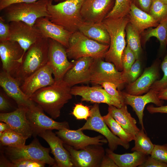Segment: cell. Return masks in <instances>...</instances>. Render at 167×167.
Instances as JSON below:
<instances>
[{"label": "cell", "mask_w": 167, "mask_h": 167, "mask_svg": "<svg viewBox=\"0 0 167 167\" xmlns=\"http://www.w3.org/2000/svg\"><path fill=\"white\" fill-rule=\"evenodd\" d=\"M71 87L63 80L42 88L29 98L53 119L59 117L64 105L72 98Z\"/></svg>", "instance_id": "obj_1"}, {"label": "cell", "mask_w": 167, "mask_h": 167, "mask_svg": "<svg viewBox=\"0 0 167 167\" xmlns=\"http://www.w3.org/2000/svg\"><path fill=\"white\" fill-rule=\"evenodd\" d=\"M129 22L128 16L119 18H106L102 21L110 39L109 46L104 58L105 61L113 63L120 71L123 70L122 58L126 46L125 29Z\"/></svg>", "instance_id": "obj_2"}, {"label": "cell", "mask_w": 167, "mask_h": 167, "mask_svg": "<svg viewBox=\"0 0 167 167\" xmlns=\"http://www.w3.org/2000/svg\"><path fill=\"white\" fill-rule=\"evenodd\" d=\"M85 0H65L53 4V0H50L48 5L47 18L69 31H77L79 24L83 21L81 11Z\"/></svg>", "instance_id": "obj_3"}, {"label": "cell", "mask_w": 167, "mask_h": 167, "mask_svg": "<svg viewBox=\"0 0 167 167\" xmlns=\"http://www.w3.org/2000/svg\"><path fill=\"white\" fill-rule=\"evenodd\" d=\"M48 38L43 37L28 49L14 77L20 85L27 78L45 66L48 62Z\"/></svg>", "instance_id": "obj_4"}, {"label": "cell", "mask_w": 167, "mask_h": 167, "mask_svg": "<svg viewBox=\"0 0 167 167\" xmlns=\"http://www.w3.org/2000/svg\"><path fill=\"white\" fill-rule=\"evenodd\" d=\"M50 0H39L31 3L12 4L4 10L5 20L9 22L21 21L34 26L36 20L49 17L48 5Z\"/></svg>", "instance_id": "obj_5"}, {"label": "cell", "mask_w": 167, "mask_h": 167, "mask_svg": "<svg viewBox=\"0 0 167 167\" xmlns=\"http://www.w3.org/2000/svg\"><path fill=\"white\" fill-rule=\"evenodd\" d=\"M109 46V45L92 40L77 31L72 34L66 50L70 59L75 60L84 57L103 58Z\"/></svg>", "instance_id": "obj_6"}, {"label": "cell", "mask_w": 167, "mask_h": 167, "mask_svg": "<svg viewBox=\"0 0 167 167\" xmlns=\"http://www.w3.org/2000/svg\"><path fill=\"white\" fill-rule=\"evenodd\" d=\"M50 149L43 147L36 138L29 145L20 148L7 147L5 152L11 161L27 159L41 162L57 167L54 159L49 154Z\"/></svg>", "instance_id": "obj_7"}, {"label": "cell", "mask_w": 167, "mask_h": 167, "mask_svg": "<svg viewBox=\"0 0 167 167\" xmlns=\"http://www.w3.org/2000/svg\"><path fill=\"white\" fill-rule=\"evenodd\" d=\"M90 116L83 126L79 130H90L99 132L107 140L109 149L112 151L116 150L119 145L125 149H129V144L124 143L115 135L104 122L100 112L99 104L95 103L91 109Z\"/></svg>", "instance_id": "obj_8"}, {"label": "cell", "mask_w": 167, "mask_h": 167, "mask_svg": "<svg viewBox=\"0 0 167 167\" xmlns=\"http://www.w3.org/2000/svg\"><path fill=\"white\" fill-rule=\"evenodd\" d=\"M26 116L35 137L47 130L69 129L68 122H58L46 115L43 110L34 102L28 108Z\"/></svg>", "instance_id": "obj_9"}, {"label": "cell", "mask_w": 167, "mask_h": 167, "mask_svg": "<svg viewBox=\"0 0 167 167\" xmlns=\"http://www.w3.org/2000/svg\"><path fill=\"white\" fill-rule=\"evenodd\" d=\"M69 152L73 167H100L105 152L101 145H89L81 149L77 150L64 143Z\"/></svg>", "instance_id": "obj_10"}, {"label": "cell", "mask_w": 167, "mask_h": 167, "mask_svg": "<svg viewBox=\"0 0 167 167\" xmlns=\"http://www.w3.org/2000/svg\"><path fill=\"white\" fill-rule=\"evenodd\" d=\"M49 49L47 64L51 68L55 81L63 80L66 72L73 63L68 60L66 48L57 41L48 38Z\"/></svg>", "instance_id": "obj_11"}, {"label": "cell", "mask_w": 167, "mask_h": 167, "mask_svg": "<svg viewBox=\"0 0 167 167\" xmlns=\"http://www.w3.org/2000/svg\"><path fill=\"white\" fill-rule=\"evenodd\" d=\"M90 82L95 85H100L104 82L112 83L117 86L119 90L125 84L122 71H118L113 63L103 61V58L94 59Z\"/></svg>", "instance_id": "obj_12"}, {"label": "cell", "mask_w": 167, "mask_h": 167, "mask_svg": "<svg viewBox=\"0 0 167 167\" xmlns=\"http://www.w3.org/2000/svg\"><path fill=\"white\" fill-rule=\"evenodd\" d=\"M9 25V40L17 42L24 50V55L33 44L43 37L34 26H31L22 21L11 22Z\"/></svg>", "instance_id": "obj_13"}, {"label": "cell", "mask_w": 167, "mask_h": 167, "mask_svg": "<svg viewBox=\"0 0 167 167\" xmlns=\"http://www.w3.org/2000/svg\"><path fill=\"white\" fill-rule=\"evenodd\" d=\"M24 51L16 42L10 40L0 42V57L3 70L14 77L22 63Z\"/></svg>", "instance_id": "obj_14"}, {"label": "cell", "mask_w": 167, "mask_h": 167, "mask_svg": "<svg viewBox=\"0 0 167 167\" xmlns=\"http://www.w3.org/2000/svg\"><path fill=\"white\" fill-rule=\"evenodd\" d=\"M71 93L72 95L81 96L82 101L104 103L118 108H121L124 104L109 94L101 86H74L71 88Z\"/></svg>", "instance_id": "obj_15"}, {"label": "cell", "mask_w": 167, "mask_h": 167, "mask_svg": "<svg viewBox=\"0 0 167 167\" xmlns=\"http://www.w3.org/2000/svg\"><path fill=\"white\" fill-rule=\"evenodd\" d=\"M82 131L66 128L58 130L55 133L64 143L77 150L83 149L90 145H102L108 143L107 140L103 136L90 137L85 135Z\"/></svg>", "instance_id": "obj_16"}, {"label": "cell", "mask_w": 167, "mask_h": 167, "mask_svg": "<svg viewBox=\"0 0 167 167\" xmlns=\"http://www.w3.org/2000/svg\"><path fill=\"white\" fill-rule=\"evenodd\" d=\"M157 92L150 89L143 95H133L129 94L125 92H122L124 103L129 105L132 108L139 120L141 129L145 131L143 123V111L146 105L149 103H152L157 106H162L164 101L158 97Z\"/></svg>", "instance_id": "obj_17"}, {"label": "cell", "mask_w": 167, "mask_h": 167, "mask_svg": "<svg viewBox=\"0 0 167 167\" xmlns=\"http://www.w3.org/2000/svg\"><path fill=\"white\" fill-rule=\"evenodd\" d=\"M52 75L51 68L47 64L25 79L20 85L21 88L29 98L38 90L54 83Z\"/></svg>", "instance_id": "obj_18"}, {"label": "cell", "mask_w": 167, "mask_h": 167, "mask_svg": "<svg viewBox=\"0 0 167 167\" xmlns=\"http://www.w3.org/2000/svg\"><path fill=\"white\" fill-rule=\"evenodd\" d=\"M160 61H155L146 68L142 74L134 82L128 84L126 92L133 95H141L147 92L153 84L160 78Z\"/></svg>", "instance_id": "obj_19"}, {"label": "cell", "mask_w": 167, "mask_h": 167, "mask_svg": "<svg viewBox=\"0 0 167 167\" xmlns=\"http://www.w3.org/2000/svg\"><path fill=\"white\" fill-rule=\"evenodd\" d=\"M114 2L115 0H85L81 11L83 21L102 22L112 9Z\"/></svg>", "instance_id": "obj_20"}, {"label": "cell", "mask_w": 167, "mask_h": 167, "mask_svg": "<svg viewBox=\"0 0 167 167\" xmlns=\"http://www.w3.org/2000/svg\"><path fill=\"white\" fill-rule=\"evenodd\" d=\"M94 58L84 57L75 60L66 72L63 80L71 88L81 83L90 82Z\"/></svg>", "instance_id": "obj_21"}, {"label": "cell", "mask_w": 167, "mask_h": 167, "mask_svg": "<svg viewBox=\"0 0 167 167\" xmlns=\"http://www.w3.org/2000/svg\"><path fill=\"white\" fill-rule=\"evenodd\" d=\"M38 135L44 139L49 145L51 153L54 156L58 167H72L69 152L65 148L62 140L52 131L47 130L39 134Z\"/></svg>", "instance_id": "obj_22"}, {"label": "cell", "mask_w": 167, "mask_h": 167, "mask_svg": "<svg viewBox=\"0 0 167 167\" xmlns=\"http://www.w3.org/2000/svg\"><path fill=\"white\" fill-rule=\"evenodd\" d=\"M27 107H18L13 111L1 113L0 114V121L8 124L11 129L20 134L27 139L32 135V130L27 118Z\"/></svg>", "instance_id": "obj_23"}, {"label": "cell", "mask_w": 167, "mask_h": 167, "mask_svg": "<svg viewBox=\"0 0 167 167\" xmlns=\"http://www.w3.org/2000/svg\"><path fill=\"white\" fill-rule=\"evenodd\" d=\"M34 26L39 30L43 37L54 40L66 48L68 47L70 37L73 32L53 23L47 17L38 19Z\"/></svg>", "instance_id": "obj_24"}, {"label": "cell", "mask_w": 167, "mask_h": 167, "mask_svg": "<svg viewBox=\"0 0 167 167\" xmlns=\"http://www.w3.org/2000/svg\"><path fill=\"white\" fill-rule=\"evenodd\" d=\"M0 85L6 93L15 101L18 107H28L34 102L23 92L18 81L3 70L0 74Z\"/></svg>", "instance_id": "obj_25"}, {"label": "cell", "mask_w": 167, "mask_h": 167, "mask_svg": "<svg viewBox=\"0 0 167 167\" xmlns=\"http://www.w3.org/2000/svg\"><path fill=\"white\" fill-rule=\"evenodd\" d=\"M128 16L129 23L140 34L146 29L157 27L159 24L150 14L141 9L133 3Z\"/></svg>", "instance_id": "obj_26"}, {"label": "cell", "mask_w": 167, "mask_h": 167, "mask_svg": "<svg viewBox=\"0 0 167 167\" xmlns=\"http://www.w3.org/2000/svg\"><path fill=\"white\" fill-rule=\"evenodd\" d=\"M108 111L127 133L135 135L140 131L136 125V120L128 112L126 105L124 104L120 108L109 105Z\"/></svg>", "instance_id": "obj_27"}, {"label": "cell", "mask_w": 167, "mask_h": 167, "mask_svg": "<svg viewBox=\"0 0 167 167\" xmlns=\"http://www.w3.org/2000/svg\"><path fill=\"white\" fill-rule=\"evenodd\" d=\"M78 31L92 40L109 45V36L102 22L94 23L83 21L79 24Z\"/></svg>", "instance_id": "obj_28"}, {"label": "cell", "mask_w": 167, "mask_h": 167, "mask_svg": "<svg viewBox=\"0 0 167 167\" xmlns=\"http://www.w3.org/2000/svg\"><path fill=\"white\" fill-rule=\"evenodd\" d=\"M106 152L118 167H139L144 163L148 156L137 151L132 153L118 154L109 148L106 149Z\"/></svg>", "instance_id": "obj_29"}, {"label": "cell", "mask_w": 167, "mask_h": 167, "mask_svg": "<svg viewBox=\"0 0 167 167\" xmlns=\"http://www.w3.org/2000/svg\"><path fill=\"white\" fill-rule=\"evenodd\" d=\"M152 37L156 38L159 41L160 51L164 52L167 45V18L161 21L155 28H149L141 34L142 45H145Z\"/></svg>", "instance_id": "obj_30"}, {"label": "cell", "mask_w": 167, "mask_h": 167, "mask_svg": "<svg viewBox=\"0 0 167 167\" xmlns=\"http://www.w3.org/2000/svg\"><path fill=\"white\" fill-rule=\"evenodd\" d=\"M127 44L135 54L136 60L139 59L141 53V34L129 23L125 29Z\"/></svg>", "instance_id": "obj_31"}, {"label": "cell", "mask_w": 167, "mask_h": 167, "mask_svg": "<svg viewBox=\"0 0 167 167\" xmlns=\"http://www.w3.org/2000/svg\"><path fill=\"white\" fill-rule=\"evenodd\" d=\"M102 118L112 132L124 143L128 144L134 140L135 135L127 133L109 113Z\"/></svg>", "instance_id": "obj_32"}, {"label": "cell", "mask_w": 167, "mask_h": 167, "mask_svg": "<svg viewBox=\"0 0 167 167\" xmlns=\"http://www.w3.org/2000/svg\"><path fill=\"white\" fill-rule=\"evenodd\" d=\"M144 131V130L141 129L135 135L134 140L135 146L131 151L138 152L148 156L151 154L155 144L152 143Z\"/></svg>", "instance_id": "obj_33"}, {"label": "cell", "mask_w": 167, "mask_h": 167, "mask_svg": "<svg viewBox=\"0 0 167 167\" xmlns=\"http://www.w3.org/2000/svg\"><path fill=\"white\" fill-rule=\"evenodd\" d=\"M27 139L22 135L11 129L0 133V144L3 146L20 148L25 145Z\"/></svg>", "instance_id": "obj_34"}, {"label": "cell", "mask_w": 167, "mask_h": 167, "mask_svg": "<svg viewBox=\"0 0 167 167\" xmlns=\"http://www.w3.org/2000/svg\"><path fill=\"white\" fill-rule=\"evenodd\" d=\"M132 0H115L114 6L105 19L119 18L128 16Z\"/></svg>", "instance_id": "obj_35"}, {"label": "cell", "mask_w": 167, "mask_h": 167, "mask_svg": "<svg viewBox=\"0 0 167 167\" xmlns=\"http://www.w3.org/2000/svg\"><path fill=\"white\" fill-rule=\"evenodd\" d=\"M159 23L167 18V4L159 0H154L149 13Z\"/></svg>", "instance_id": "obj_36"}, {"label": "cell", "mask_w": 167, "mask_h": 167, "mask_svg": "<svg viewBox=\"0 0 167 167\" xmlns=\"http://www.w3.org/2000/svg\"><path fill=\"white\" fill-rule=\"evenodd\" d=\"M122 71L123 81L125 84H129L135 81L141 75V63L139 59H137L126 72Z\"/></svg>", "instance_id": "obj_37"}, {"label": "cell", "mask_w": 167, "mask_h": 167, "mask_svg": "<svg viewBox=\"0 0 167 167\" xmlns=\"http://www.w3.org/2000/svg\"><path fill=\"white\" fill-rule=\"evenodd\" d=\"M161 67L163 72V76L161 79L156 81L150 89L157 92L167 88V53L161 63Z\"/></svg>", "instance_id": "obj_38"}, {"label": "cell", "mask_w": 167, "mask_h": 167, "mask_svg": "<svg viewBox=\"0 0 167 167\" xmlns=\"http://www.w3.org/2000/svg\"><path fill=\"white\" fill-rule=\"evenodd\" d=\"M136 60L135 54L127 44L122 54V61L123 73L127 72Z\"/></svg>", "instance_id": "obj_39"}, {"label": "cell", "mask_w": 167, "mask_h": 167, "mask_svg": "<svg viewBox=\"0 0 167 167\" xmlns=\"http://www.w3.org/2000/svg\"><path fill=\"white\" fill-rule=\"evenodd\" d=\"M91 113V109L89 107L81 103L75 104L71 112V114L76 119L86 120L90 116Z\"/></svg>", "instance_id": "obj_40"}, {"label": "cell", "mask_w": 167, "mask_h": 167, "mask_svg": "<svg viewBox=\"0 0 167 167\" xmlns=\"http://www.w3.org/2000/svg\"><path fill=\"white\" fill-rule=\"evenodd\" d=\"M151 156L167 164V144L162 145L155 144Z\"/></svg>", "instance_id": "obj_41"}, {"label": "cell", "mask_w": 167, "mask_h": 167, "mask_svg": "<svg viewBox=\"0 0 167 167\" xmlns=\"http://www.w3.org/2000/svg\"><path fill=\"white\" fill-rule=\"evenodd\" d=\"M12 167H43L45 164L38 161L21 159L11 161Z\"/></svg>", "instance_id": "obj_42"}, {"label": "cell", "mask_w": 167, "mask_h": 167, "mask_svg": "<svg viewBox=\"0 0 167 167\" xmlns=\"http://www.w3.org/2000/svg\"><path fill=\"white\" fill-rule=\"evenodd\" d=\"M100 85L109 94L119 100L123 104H124L122 92L119 90H117L118 88L115 84L111 82H104Z\"/></svg>", "instance_id": "obj_43"}, {"label": "cell", "mask_w": 167, "mask_h": 167, "mask_svg": "<svg viewBox=\"0 0 167 167\" xmlns=\"http://www.w3.org/2000/svg\"><path fill=\"white\" fill-rule=\"evenodd\" d=\"M10 31L9 24H7L5 19L2 16L0 17V42L9 40Z\"/></svg>", "instance_id": "obj_44"}, {"label": "cell", "mask_w": 167, "mask_h": 167, "mask_svg": "<svg viewBox=\"0 0 167 167\" xmlns=\"http://www.w3.org/2000/svg\"><path fill=\"white\" fill-rule=\"evenodd\" d=\"M139 167H167V164L150 156H148L144 163Z\"/></svg>", "instance_id": "obj_45"}, {"label": "cell", "mask_w": 167, "mask_h": 167, "mask_svg": "<svg viewBox=\"0 0 167 167\" xmlns=\"http://www.w3.org/2000/svg\"><path fill=\"white\" fill-rule=\"evenodd\" d=\"M154 0H132L133 3L144 11L149 13L150 8Z\"/></svg>", "instance_id": "obj_46"}, {"label": "cell", "mask_w": 167, "mask_h": 167, "mask_svg": "<svg viewBox=\"0 0 167 167\" xmlns=\"http://www.w3.org/2000/svg\"><path fill=\"white\" fill-rule=\"evenodd\" d=\"M39 0H0V10H3L6 7L13 4L18 3H31ZM58 2V0H52Z\"/></svg>", "instance_id": "obj_47"}, {"label": "cell", "mask_w": 167, "mask_h": 167, "mask_svg": "<svg viewBox=\"0 0 167 167\" xmlns=\"http://www.w3.org/2000/svg\"><path fill=\"white\" fill-rule=\"evenodd\" d=\"M148 111L151 114L155 113H167V105L154 107L152 105H148L147 107Z\"/></svg>", "instance_id": "obj_48"}, {"label": "cell", "mask_w": 167, "mask_h": 167, "mask_svg": "<svg viewBox=\"0 0 167 167\" xmlns=\"http://www.w3.org/2000/svg\"><path fill=\"white\" fill-rule=\"evenodd\" d=\"M100 167H118L114 161L106 154L103 157Z\"/></svg>", "instance_id": "obj_49"}, {"label": "cell", "mask_w": 167, "mask_h": 167, "mask_svg": "<svg viewBox=\"0 0 167 167\" xmlns=\"http://www.w3.org/2000/svg\"><path fill=\"white\" fill-rule=\"evenodd\" d=\"M11 107L10 104L6 97L2 93L0 94V110L1 111L8 110Z\"/></svg>", "instance_id": "obj_50"}, {"label": "cell", "mask_w": 167, "mask_h": 167, "mask_svg": "<svg viewBox=\"0 0 167 167\" xmlns=\"http://www.w3.org/2000/svg\"><path fill=\"white\" fill-rule=\"evenodd\" d=\"M158 96L160 100H167V88L159 92Z\"/></svg>", "instance_id": "obj_51"}, {"label": "cell", "mask_w": 167, "mask_h": 167, "mask_svg": "<svg viewBox=\"0 0 167 167\" xmlns=\"http://www.w3.org/2000/svg\"><path fill=\"white\" fill-rule=\"evenodd\" d=\"M8 129H11V128L8 124L3 122H0V133H2Z\"/></svg>", "instance_id": "obj_52"}, {"label": "cell", "mask_w": 167, "mask_h": 167, "mask_svg": "<svg viewBox=\"0 0 167 167\" xmlns=\"http://www.w3.org/2000/svg\"><path fill=\"white\" fill-rule=\"evenodd\" d=\"M162 2L167 4V0H159Z\"/></svg>", "instance_id": "obj_53"}, {"label": "cell", "mask_w": 167, "mask_h": 167, "mask_svg": "<svg viewBox=\"0 0 167 167\" xmlns=\"http://www.w3.org/2000/svg\"><path fill=\"white\" fill-rule=\"evenodd\" d=\"M65 0H58V2H60L63 1H65Z\"/></svg>", "instance_id": "obj_54"}]
</instances>
